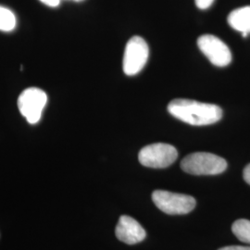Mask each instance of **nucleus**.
<instances>
[{"label": "nucleus", "mask_w": 250, "mask_h": 250, "mask_svg": "<svg viewBox=\"0 0 250 250\" xmlns=\"http://www.w3.org/2000/svg\"><path fill=\"white\" fill-rule=\"evenodd\" d=\"M168 111L171 116L195 126L214 125L223 118V110L219 106L191 99L171 100Z\"/></svg>", "instance_id": "obj_1"}, {"label": "nucleus", "mask_w": 250, "mask_h": 250, "mask_svg": "<svg viewBox=\"0 0 250 250\" xmlns=\"http://www.w3.org/2000/svg\"><path fill=\"white\" fill-rule=\"evenodd\" d=\"M181 168L189 174L216 175L227 169V162L212 153L196 152L184 158Z\"/></svg>", "instance_id": "obj_2"}, {"label": "nucleus", "mask_w": 250, "mask_h": 250, "mask_svg": "<svg viewBox=\"0 0 250 250\" xmlns=\"http://www.w3.org/2000/svg\"><path fill=\"white\" fill-rule=\"evenodd\" d=\"M152 200L161 211L170 215L188 214L196 207V199L191 196L165 190H156Z\"/></svg>", "instance_id": "obj_3"}, {"label": "nucleus", "mask_w": 250, "mask_h": 250, "mask_svg": "<svg viewBox=\"0 0 250 250\" xmlns=\"http://www.w3.org/2000/svg\"><path fill=\"white\" fill-rule=\"evenodd\" d=\"M177 149L169 144L156 143L143 147L138 155L139 162L149 168H167L177 160Z\"/></svg>", "instance_id": "obj_4"}, {"label": "nucleus", "mask_w": 250, "mask_h": 250, "mask_svg": "<svg viewBox=\"0 0 250 250\" xmlns=\"http://www.w3.org/2000/svg\"><path fill=\"white\" fill-rule=\"evenodd\" d=\"M149 48L140 36L132 37L125 46L123 68L128 76H134L141 72L147 62Z\"/></svg>", "instance_id": "obj_5"}, {"label": "nucleus", "mask_w": 250, "mask_h": 250, "mask_svg": "<svg viewBox=\"0 0 250 250\" xmlns=\"http://www.w3.org/2000/svg\"><path fill=\"white\" fill-rule=\"evenodd\" d=\"M47 101L46 94L43 90L31 87L24 90L19 97L18 107L21 114L31 125L37 124Z\"/></svg>", "instance_id": "obj_6"}, {"label": "nucleus", "mask_w": 250, "mask_h": 250, "mask_svg": "<svg viewBox=\"0 0 250 250\" xmlns=\"http://www.w3.org/2000/svg\"><path fill=\"white\" fill-rule=\"evenodd\" d=\"M197 45L209 62L217 67L228 66L232 62L231 50L224 41L217 36H201L197 39Z\"/></svg>", "instance_id": "obj_7"}, {"label": "nucleus", "mask_w": 250, "mask_h": 250, "mask_svg": "<svg viewBox=\"0 0 250 250\" xmlns=\"http://www.w3.org/2000/svg\"><path fill=\"white\" fill-rule=\"evenodd\" d=\"M115 234L120 241L128 245L140 243L146 235L142 225L134 218L127 215L121 216L115 229Z\"/></svg>", "instance_id": "obj_8"}, {"label": "nucleus", "mask_w": 250, "mask_h": 250, "mask_svg": "<svg viewBox=\"0 0 250 250\" xmlns=\"http://www.w3.org/2000/svg\"><path fill=\"white\" fill-rule=\"evenodd\" d=\"M227 20L229 25L242 33L243 37H247L250 34V6L232 10Z\"/></svg>", "instance_id": "obj_9"}, {"label": "nucleus", "mask_w": 250, "mask_h": 250, "mask_svg": "<svg viewBox=\"0 0 250 250\" xmlns=\"http://www.w3.org/2000/svg\"><path fill=\"white\" fill-rule=\"evenodd\" d=\"M232 231L237 239L250 245V221L246 219L235 221L232 224Z\"/></svg>", "instance_id": "obj_10"}, {"label": "nucleus", "mask_w": 250, "mask_h": 250, "mask_svg": "<svg viewBox=\"0 0 250 250\" xmlns=\"http://www.w3.org/2000/svg\"><path fill=\"white\" fill-rule=\"evenodd\" d=\"M16 26L14 13L7 8L0 6V31L10 32Z\"/></svg>", "instance_id": "obj_11"}, {"label": "nucleus", "mask_w": 250, "mask_h": 250, "mask_svg": "<svg viewBox=\"0 0 250 250\" xmlns=\"http://www.w3.org/2000/svg\"><path fill=\"white\" fill-rule=\"evenodd\" d=\"M196 5L199 9H208L214 2V0H195Z\"/></svg>", "instance_id": "obj_12"}, {"label": "nucleus", "mask_w": 250, "mask_h": 250, "mask_svg": "<svg viewBox=\"0 0 250 250\" xmlns=\"http://www.w3.org/2000/svg\"><path fill=\"white\" fill-rule=\"evenodd\" d=\"M40 1L42 3H44L46 6L52 7V8L58 7L60 5V3H61V0H40Z\"/></svg>", "instance_id": "obj_13"}, {"label": "nucleus", "mask_w": 250, "mask_h": 250, "mask_svg": "<svg viewBox=\"0 0 250 250\" xmlns=\"http://www.w3.org/2000/svg\"><path fill=\"white\" fill-rule=\"evenodd\" d=\"M219 250H250V247H242V246H230L222 248Z\"/></svg>", "instance_id": "obj_14"}, {"label": "nucleus", "mask_w": 250, "mask_h": 250, "mask_svg": "<svg viewBox=\"0 0 250 250\" xmlns=\"http://www.w3.org/2000/svg\"><path fill=\"white\" fill-rule=\"evenodd\" d=\"M243 176H244V180L250 186V164H249V165L244 169Z\"/></svg>", "instance_id": "obj_15"}, {"label": "nucleus", "mask_w": 250, "mask_h": 250, "mask_svg": "<svg viewBox=\"0 0 250 250\" xmlns=\"http://www.w3.org/2000/svg\"><path fill=\"white\" fill-rule=\"evenodd\" d=\"M72 1H75V2H82V1H83V0H72Z\"/></svg>", "instance_id": "obj_16"}]
</instances>
